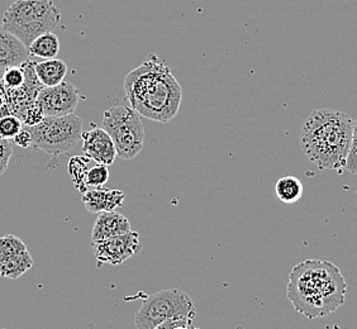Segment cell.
Wrapping results in <instances>:
<instances>
[{
    "label": "cell",
    "instance_id": "11",
    "mask_svg": "<svg viewBox=\"0 0 357 329\" xmlns=\"http://www.w3.org/2000/svg\"><path fill=\"white\" fill-rule=\"evenodd\" d=\"M28 47L0 24V80L8 69L29 60Z\"/></svg>",
    "mask_w": 357,
    "mask_h": 329
},
{
    "label": "cell",
    "instance_id": "15",
    "mask_svg": "<svg viewBox=\"0 0 357 329\" xmlns=\"http://www.w3.org/2000/svg\"><path fill=\"white\" fill-rule=\"evenodd\" d=\"M33 257L29 254V251H24L21 254H15L9 260L4 261L0 263V276L15 280L21 277L22 275L26 274L28 270L33 266Z\"/></svg>",
    "mask_w": 357,
    "mask_h": 329
},
{
    "label": "cell",
    "instance_id": "10",
    "mask_svg": "<svg viewBox=\"0 0 357 329\" xmlns=\"http://www.w3.org/2000/svg\"><path fill=\"white\" fill-rule=\"evenodd\" d=\"M83 152L86 158L96 161V164L110 166L117 158V148L108 132L103 127L83 132Z\"/></svg>",
    "mask_w": 357,
    "mask_h": 329
},
{
    "label": "cell",
    "instance_id": "20",
    "mask_svg": "<svg viewBox=\"0 0 357 329\" xmlns=\"http://www.w3.org/2000/svg\"><path fill=\"white\" fill-rule=\"evenodd\" d=\"M109 180V171L108 166L102 164H96L90 167L86 175V186L88 188H103Z\"/></svg>",
    "mask_w": 357,
    "mask_h": 329
},
{
    "label": "cell",
    "instance_id": "19",
    "mask_svg": "<svg viewBox=\"0 0 357 329\" xmlns=\"http://www.w3.org/2000/svg\"><path fill=\"white\" fill-rule=\"evenodd\" d=\"M24 251H27V247L20 237L6 234L0 238V263Z\"/></svg>",
    "mask_w": 357,
    "mask_h": 329
},
{
    "label": "cell",
    "instance_id": "12",
    "mask_svg": "<svg viewBox=\"0 0 357 329\" xmlns=\"http://www.w3.org/2000/svg\"><path fill=\"white\" fill-rule=\"evenodd\" d=\"M131 231V223L123 214L117 212L99 213L91 231V242L98 243L110 240Z\"/></svg>",
    "mask_w": 357,
    "mask_h": 329
},
{
    "label": "cell",
    "instance_id": "21",
    "mask_svg": "<svg viewBox=\"0 0 357 329\" xmlns=\"http://www.w3.org/2000/svg\"><path fill=\"white\" fill-rule=\"evenodd\" d=\"M23 128V123H22L20 118L15 116H7V117L0 118V136L1 137L7 138V139H13L14 136L21 132Z\"/></svg>",
    "mask_w": 357,
    "mask_h": 329
},
{
    "label": "cell",
    "instance_id": "14",
    "mask_svg": "<svg viewBox=\"0 0 357 329\" xmlns=\"http://www.w3.org/2000/svg\"><path fill=\"white\" fill-rule=\"evenodd\" d=\"M36 75L45 88L61 84L68 74V65L59 59L45 60L35 63Z\"/></svg>",
    "mask_w": 357,
    "mask_h": 329
},
{
    "label": "cell",
    "instance_id": "13",
    "mask_svg": "<svg viewBox=\"0 0 357 329\" xmlns=\"http://www.w3.org/2000/svg\"><path fill=\"white\" fill-rule=\"evenodd\" d=\"M126 195L121 190L105 189V188H94L91 190L83 192L84 206L93 214L103 212H116L117 208L123 206Z\"/></svg>",
    "mask_w": 357,
    "mask_h": 329
},
{
    "label": "cell",
    "instance_id": "25",
    "mask_svg": "<svg viewBox=\"0 0 357 329\" xmlns=\"http://www.w3.org/2000/svg\"><path fill=\"white\" fill-rule=\"evenodd\" d=\"M13 141L0 136V175L7 171L9 161L13 155Z\"/></svg>",
    "mask_w": 357,
    "mask_h": 329
},
{
    "label": "cell",
    "instance_id": "26",
    "mask_svg": "<svg viewBox=\"0 0 357 329\" xmlns=\"http://www.w3.org/2000/svg\"><path fill=\"white\" fill-rule=\"evenodd\" d=\"M12 141H13L14 144H17V146L21 147V148H28L29 146L33 144V138H32L31 132L27 130V127H23L21 132H18V133L14 136Z\"/></svg>",
    "mask_w": 357,
    "mask_h": 329
},
{
    "label": "cell",
    "instance_id": "4",
    "mask_svg": "<svg viewBox=\"0 0 357 329\" xmlns=\"http://www.w3.org/2000/svg\"><path fill=\"white\" fill-rule=\"evenodd\" d=\"M60 21L61 12L51 0H15L3 14L1 26L29 47Z\"/></svg>",
    "mask_w": 357,
    "mask_h": 329
},
{
    "label": "cell",
    "instance_id": "7",
    "mask_svg": "<svg viewBox=\"0 0 357 329\" xmlns=\"http://www.w3.org/2000/svg\"><path fill=\"white\" fill-rule=\"evenodd\" d=\"M103 128L117 148L118 158L132 160L144 148V127L137 112L117 105L104 112Z\"/></svg>",
    "mask_w": 357,
    "mask_h": 329
},
{
    "label": "cell",
    "instance_id": "29",
    "mask_svg": "<svg viewBox=\"0 0 357 329\" xmlns=\"http://www.w3.org/2000/svg\"><path fill=\"white\" fill-rule=\"evenodd\" d=\"M4 104H6V102H4V98H3V95L0 94V108H1Z\"/></svg>",
    "mask_w": 357,
    "mask_h": 329
},
{
    "label": "cell",
    "instance_id": "5",
    "mask_svg": "<svg viewBox=\"0 0 357 329\" xmlns=\"http://www.w3.org/2000/svg\"><path fill=\"white\" fill-rule=\"evenodd\" d=\"M197 309L192 298L180 289H165L144 299L135 316L137 329H153L172 319L192 321Z\"/></svg>",
    "mask_w": 357,
    "mask_h": 329
},
{
    "label": "cell",
    "instance_id": "8",
    "mask_svg": "<svg viewBox=\"0 0 357 329\" xmlns=\"http://www.w3.org/2000/svg\"><path fill=\"white\" fill-rule=\"evenodd\" d=\"M93 247L98 262L118 266L130 260L135 254H139L142 250V243L139 240V234L131 231L110 240L93 243Z\"/></svg>",
    "mask_w": 357,
    "mask_h": 329
},
{
    "label": "cell",
    "instance_id": "6",
    "mask_svg": "<svg viewBox=\"0 0 357 329\" xmlns=\"http://www.w3.org/2000/svg\"><path fill=\"white\" fill-rule=\"evenodd\" d=\"M36 148L56 158L75 147L83 135V119L76 114L45 117L41 123L27 127Z\"/></svg>",
    "mask_w": 357,
    "mask_h": 329
},
{
    "label": "cell",
    "instance_id": "24",
    "mask_svg": "<svg viewBox=\"0 0 357 329\" xmlns=\"http://www.w3.org/2000/svg\"><path fill=\"white\" fill-rule=\"evenodd\" d=\"M45 118L43 110H42L41 105L38 102H36L32 107L28 108L27 112L23 114L22 117V123L24 124L26 127H35L37 124L41 123Z\"/></svg>",
    "mask_w": 357,
    "mask_h": 329
},
{
    "label": "cell",
    "instance_id": "22",
    "mask_svg": "<svg viewBox=\"0 0 357 329\" xmlns=\"http://www.w3.org/2000/svg\"><path fill=\"white\" fill-rule=\"evenodd\" d=\"M24 80H26V76H24L23 68H22V66H13V68L8 69L7 71L4 72V75L1 77L0 82H1L4 86H7V88L15 89V88L22 86V85L24 84Z\"/></svg>",
    "mask_w": 357,
    "mask_h": 329
},
{
    "label": "cell",
    "instance_id": "27",
    "mask_svg": "<svg viewBox=\"0 0 357 329\" xmlns=\"http://www.w3.org/2000/svg\"><path fill=\"white\" fill-rule=\"evenodd\" d=\"M184 322H188V319H172V321H167V322L160 324L158 327L153 329H172Z\"/></svg>",
    "mask_w": 357,
    "mask_h": 329
},
{
    "label": "cell",
    "instance_id": "1",
    "mask_svg": "<svg viewBox=\"0 0 357 329\" xmlns=\"http://www.w3.org/2000/svg\"><path fill=\"white\" fill-rule=\"evenodd\" d=\"M347 284L330 261L305 260L289 274L287 295L298 313L308 319L324 318L342 307Z\"/></svg>",
    "mask_w": 357,
    "mask_h": 329
},
{
    "label": "cell",
    "instance_id": "2",
    "mask_svg": "<svg viewBox=\"0 0 357 329\" xmlns=\"http://www.w3.org/2000/svg\"><path fill=\"white\" fill-rule=\"evenodd\" d=\"M124 93L132 109L160 123L176 117L183 99L181 85L172 69L155 55L126 76Z\"/></svg>",
    "mask_w": 357,
    "mask_h": 329
},
{
    "label": "cell",
    "instance_id": "28",
    "mask_svg": "<svg viewBox=\"0 0 357 329\" xmlns=\"http://www.w3.org/2000/svg\"><path fill=\"white\" fill-rule=\"evenodd\" d=\"M172 329H200L197 328V327H194V324H192V321H188V322L181 323V324H178L176 326L175 328Z\"/></svg>",
    "mask_w": 357,
    "mask_h": 329
},
{
    "label": "cell",
    "instance_id": "3",
    "mask_svg": "<svg viewBox=\"0 0 357 329\" xmlns=\"http://www.w3.org/2000/svg\"><path fill=\"white\" fill-rule=\"evenodd\" d=\"M351 119L344 112L313 110L303 124L299 144L303 153L319 170L342 174L352 138Z\"/></svg>",
    "mask_w": 357,
    "mask_h": 329
},
{
    "label": "cell",
    "instance_id": "23",
    "mask_svg": "<svg viewBox=\"0 0 357 329\" xmlns=\"http://www.w3.org/2000/svg\"><path fill=\"white\" fill-rule=\"evenodd\" d=\"M354 175H357V119L352 124V138H351L350 150L346 160V169Z\"/></svg>",
    "mask_w": 357,
    "mask_h": 329
},
{
    "label": "cell",
    "instance_id": "9",
    "mask_svg": "<svg viewBox=\"0 0 357 329\" xmlns=\"http://www.w3.org/2000/svg\"><path fill=\"white\" fill-rule=\"evenodd\" d=\"M37 102L41 105L45 117H62L74 114L80 102V94L73 84L62 82L56 86L43 88Z\"/></svg>",
    "mask_w": 357,
    "mask_h": 329
},
{
    "label": "cell",
    "instance_id": "18",
    "mask_svg": "<svg viewBox=\"0 0 357 329\" xmlns=\"http://www.w3.org/2000/svg\"><path fill=\"white\" fill-rule=\"evenodd\" d=\"M90 160L86 156H74L70 158L69 164H68V171H69L70 178L73 180L74 185L79 192H85L88 190L86 186V175L90 169Z\"/></svg>",
    "mask_w": 357,
    "mask_h": 329
},
{
    "label": "cell",
    "instance_id": "17",
    "mask_svg": "<svg viewBox=\"0 0 357 329\" xmlns=\"http://www.w3.org/2000/svg\"><path fill=\"white\" fill-rule=\"evenodd\" d=\"M275 192L284 204H294L302 199L303 184L296 176H284L276 181Z\"/></svg>",
    "mask_w": 357,
    "mask_h": 329
},
{
    "label": "cell",
    "instance_id": "16",
    "mask_svg": "<svg viewBox=\"0 0 357 329\" xmlns=\"http://www.w3.org/2000/svg\"><path fill=\"white\" fill-rule=\"evenodd\" d=\"M29 55L43 60L56 59L60 52V41L54 32H46L37 37L28 47Z\"/></svg>",
    "mask_w": 357,
    "mask_h": 329
}]
</instances>
